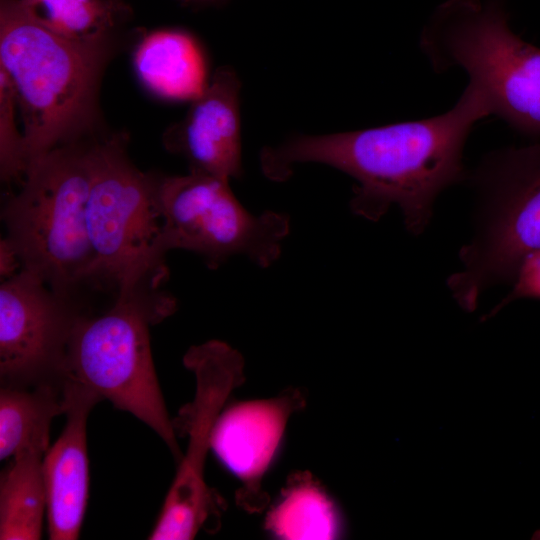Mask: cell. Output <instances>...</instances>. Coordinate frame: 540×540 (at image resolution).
<instances>
[{"instance_id":"cell-1","label":"cell","mask_w":540,"mask_h":540,"mask_svg":"<svg viewBox=\"0 0 540 540\" xmlns=\"http://www.w3.org/2000/svg\"><path fill=\"white\" fill-rule=\"evenodd\" d=\"M483 93L468 83L456 104L443 114L370 129L303 135L262 151L261 167L283 181L298 163L332 166L357 181L351 210L370 221L391 206L401 209L414 235L431 221L434 202L446 188L466 178L463 150L479 120L490 116Z\"/></svg>"},{"instance_id":"cell-2","label":"cell","mask_w":540,"mask_h":540,"mask_svg":"<svg viewBox=\"0 0 540 540\" xmlns=\"http://www.w3.org/2000/svg\"><path fill=\"white\" fill-rule=\"evenodd\" d=\"M102 44L60 36L17 0L0 1V68L21 111L28 165L89 127Z\"/></svg>"},{"instance_id":"cell-3","label":"cell","mask_w":540,"mask_h":540,"mask_svg":"<svg viewBox=\"0 0 540 540\" xmlns=\"http://www.w3.org/2000/svg\"><path fill=\"white\" fill-rule=\"evenodd\" d=\"M92 173V147L54 148L29 163L1 212L21 269L70 298L82 286L98 288L86 222Z\"/></svg>"},{"instance_id":"cell-4","label":"cell","mask_w":540,"mask_h":540,"mask_svg":"<svg viewBox=\"0 0 540 540\" xmlns=\"http://www.w3.org/2000/svg\"><path fill=\"white\" fill-rule=\"evenodd\" d=\"M419 46L435 72L462 69L491 115L540 137V48L512 31L504 0H446L422 29Z\"/></svg>"},{"instance_id":"cell-5","label":"cell","mask_w":540,"mask_h":540,"mask_svg":"<svg viewBox=\"0 0 540 540\" xmlns=\"http://www.w3.org/2000/svg\"><path fill=\"white\" fill-rule=\"evenodd\" d=\"M93 173L86 222L98 288L116 300H165L158 291L168 278L161 247L156 178L137 169L122 137L92 146Z\"/></svg>"},{"instance_id":"cell-6","label":"cell","mask_w":540,"mask_h":540,"mask_svg":"<svg viewBox=\"0 0 540 540\" xmlns=\"http://www.w3.org/2000/svg\"><path fill=\"white\" fill-rule=\"evenodd\" d=\"M175 302L116 300L97 316L81 314L70 335L63 379L77 381L149 426L179 460V450L153 364L149 328Z\"/></svg>"},{"instance_id":"cell-7","label":"cell","mask_w":540,"mask_h":540,"mask_svg":"<svg viewBox=\"0 0 540 540\" xmlns=\"http://www.w3.org/2000/svg\"><path fill=\"white\" fill-rule=\"evenodd\" d=\"M479 196L475 234L447 285L473 311L491 286L514 280L523 261L540 250V143L490 153L472 176Z\"/></svg>"},{"instance_id":"cell-8","label":"cell","mask_w":540,"mask_h":540,"mask_svg":"<svg viewBox=\"0 0 540 540\" xmlns=\"http://www.w3.org/2000/svg\"><path fill=\"white\" fill-rule=\"evenodd\" d=\"M161 215V247L185 249L217 269L234 255L268 267L281 255L290 231L289 216L252 214L234 196L229 181L200 172L156 179Z\"/></svg>"},{"instance_id":"cell-9","label":"cell","mask_w":540,"mask_h":540,"mask_svg":"<svg viewBox=\"0 0 540 540\" xmlns=\"http://www.w3.org/2000/svg\"><path fill=\"white\" fill-rule=\"evenodd\" d=\"M183 363L196 379L193 401L183 409L188 445L163 502L151 540H190L212 508L204 467L215 423L230 393L244 381V359L230 345L210 340L189 348Z\"/></svg>"},{"instance_id":"cell-10","label":"cell","mask_w":540,"mask_h":540,"mask_svg":"<svg viewBox=\"0 0 540 540\" xmlns=\"http://www.w3.org/2000/svg\"><path fill=\"white\" fill-rule=\"evenodd\" d=\"M82 313L31 271L0 286L1 385L61 382L72 329Z\"/></svg>"},{"instance_id":"cell-11","label":"cell","mask_w":540,"mask_h":540,"mask_svg":"<svg viewBox=\"0 0 540 540\" xmlns=\"http://www.w3.org/2000/svg\"><path fill=\"white\" fill-rule=\"evenodd\" d=\"M304 404L299 391L236 403L220 413L211 450L241 481L238 501L249 512L266 506L262 481L274 462L291 415Z\"/></svg>"},{"instance_id":"cell-12","label":"cell","mask_w":540,"mask_h":540,"mask_svg":"<svg viewBox=\"0 0 540 540\" xmlns=\"http://www.w3.org/2000/svg\"><path fill=\"white\" fill-rule=\"evenodd\" d=\"M101 400L87 386L63 379L66 423L42 460L48 532L52 540H75L79 536L89 488L87 419Z\"/></svg>"},{"instance_id":"cell-13","label":"cell","mask_w":540,"mask_h":540,"mask_svg":"<svg viewBox=\"0 0 540 540\" xmlns=\"http://www.w3.org/2000/svg\"><path fill=\"white\" fill-rule=\"evenodd\" d=\"M239 92L234 71L217 70L183 121L167 134V148L186 158L190 171L227 181L241 175Z\"/></svg>"},{"instance_id":"cell-14","label":"cell","mask_w":540,"mask_h":540,"mask_svg":"<svg viewBox=\"0 0 540 540\" xmlns=\"http://www.w3.org/2000/svg\"><path fill=\"white\" fill-rule=\"evenodd\" d=\"M134 67L148 90L168 100L193 101L209 83L200 46L179 30H159L144 37L135 51Z\"/></svg>"},{"instance_id":"cell-15","label":"cell","mask_w":540,"mask_h":540,"mask_svg":"<svg viewBox=\"0 0 540 540\" xmlns=\"http://www.w3.org/2000/svg\"><path fill=\"white\" fill-rule=\"evenodd\" d=\"M61 414L63 381L1 385L0 459L28 451L45 454L51 422Z\"/></svg>"},{"instance_id":"cell-16","label":"cell","mask_w":540,"mask_h":540,"mask_svg":"<svg viewBox=\"0 0 540 540\" xmlns=\"http://www.w3.org/2000/svg\"><path fill=\"white\" fill-rule=\"evenodd\" d=\"M265 526L286 540L334 539L342 529L337 505L309 473L292 476L268 512Z\"/></svg>"},{"instance_id":"cell-17","label":"cell","mask_w":540,"mask_h":540,"mask_svg":"<svg viewBox=\"0 0 540 540\" xmlns=\"http://www.w3.org/2000/svg\"><path fill=\"white\" fill-rule=\"evenodd\" d=\"M44 453L16 455L0 478V539L38 540L47 511L42 470Z\"/></svg>"},{"instance_id":"cell-18","label":"cell","mask_w":540,"mask_h":540,"mask_svg":"<svg viewBox=\"0 0 540 540\" xmlns=\"http://www.w3.org/2000/svg\"><path fill=\"white\" fill-rule=\"evenodd\" d=\"M39 24L65 38L103 40L114 24V0H17Z\"/></svg>"},{"instance_id":"cell-19","label":"cell","mask_w":540,"mask_h":540,"mask_svg":"<svg viewBox=\"0 0 540 540\" xmlns=\"http://www.w3.org/2000/svg\"><path fill=\"white\" fill-rule=\"evenodd\" d=\"M16 105L11 81L0 68V174L6 183L25 177L28 167L24 136L15 120Z\"/></svg>"},{"instance_id":"cell-20","label":"cell","mask_w":540,"mask_h":540,"mask_svg":"<svg viewBox=\"0 0 540 540\" xmlns=\"http://www.w3.org/2000/svg\"><path fill=\"white\" fill-rule=\"evenodd\" d=\"M513 281V289L496 307V311L517 299H540V250L526 257Z\"/></svg>"},{"instance_id":"cell-21","label":"cell","mask_w":540,"mask_h":540,"mask_svg":"<svg viewBox=\"0 0 540 540\" xmlns=\"http://www.w3.org/2000/svg\"><path fill=\"white\" fill-rule=\"evenodd\" d=\"M21 270L19 257L12 244L5 237L0 240V275L6 280Z\"/></svg>"},{"instance_id":"cell-22","label":"cell","mask_w":540,"mask_h":540,"mask_svg":"<svg viewBox=\"0 0 540 540\" xmlns=\"http://www.w3.org/2000/svg\"><path fill=\"white\" fill-rule=\"evenodd\" d=\"M183 3H203V2H211L216 0H179Z\"/></svg>"}]
</instances>
